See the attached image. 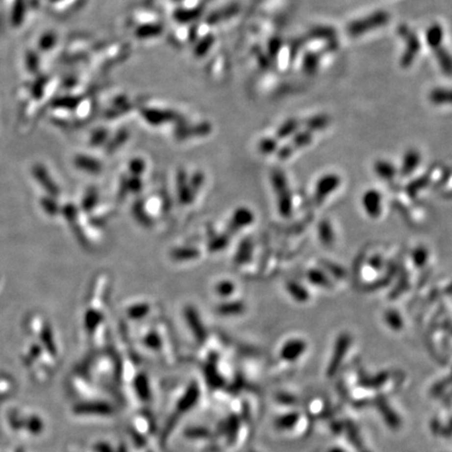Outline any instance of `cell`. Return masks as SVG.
I'll return each mask as SVG.
<instances>
[{
  "label": "cell",
  "instance_id": "cell-16",
  "mask_svg": "<svg viewBox=\"0 0 452 452\" xmlns=\"http://www.w3.org/2000/svg\"><path fill=\"white\" fill-rule=\"evenodd\" d=\"M298 128H299V123L295 120H289L286 123H284L282 126L278 128L276 135L279 139L287 138V137L291 136L292 134H294L296 130H298Z\"/></svg>",
  "mask_w": 452,
  "mask_h": 452
},
{
  "label": "cell",
  "instance_id": "cell-19",
  "mask_svg": "<svg viewBox=\"0 0 452 452\" xmlns=\"http://www.w3.org/2000/svg\"><path fill=\"white\" fill-rule=\"evenodd\" d=\"M173 258L176 260H180V261H185L186 259H194L197 258L199 255L198 249L196 248H180L177 249L173 253Z\"/></svg>",
  "mask_w": 452,
  "mask_h": 452
},
{
  "label": "cell",
  "instance_id": "cell-3",
  "mask_svg": "<svg viewBox=\"0 0 452 452\" xmlns=\"http://www.w3.org/2000/svg\"><path fill=\"white\" fill-rule=\"evenodd\" d=\"M341 185V177L336 173H326L317 179L314 186V201L316 204L323 202L336 192Z\"/></svg>",
  "mask_w": 452,
  "mask_h": 452
},
{
  "label": "cell",
  "instance_id": "cell-21",
  "mask_svg": "<svg viewBox=\"0 0 452 452\" xmlns=\"http://www.w3.org/2000/svg\"><path fill=\"white\" fill-rule=\"evenodd\" d=\"M329 120L326 116H315V118L311 119L307 122V127L311 131H318L323 130L328 126Z\"/></svg>",
  "mask_w": 452,
  "mask_h": 452
},
{
  "label": "cell",
  "instance_id": "cell-28",
  "mask_svg": "<svg viewBox=\"0 0 452 452\" xmlns=\"http://www.w3.org/2000/svg\"><path fill=\"white\" fill-rule=\"evenodd\" d=\"M251 242H248V241H246V242H243L242 247L239 249V252L237 254V261H239L240 263L245 262L247 255L251 254Z\"/></svg>",
  "mask_w": 452,
  "mask_h": 452
},
{
  "label": "cell",
  "instance_id": "cell-15",
  "mask_svg": "<svg viewBox=\"0 0 452 452\" xmlns=\"http://www.w3.org/2000/svg\"><path fill=\"white\" fill-rule=\"evenodd\" d=\"M81 103V99L79 97H72V96H67L63 98H59L57 100H53L52 106L56 108H63L66 109V110H70V109H75L77 106Z\"/></svg>",
  "mask_w": 452,
  "mask_h": 452
},
{
  "label": "cell",
  "instance_id": "cell-34",
  "mask_svg": "<svg viewBox=\"0 0 452 452\" xmlns=\"http://www.w3.org/2000/svg\"><path fill=\"white\" fill-rule=\"evenodd\" d=\"M445 292H446V293H449V294H452V283L446 288Z\"/></svg>",
  "mask_w": 452,
  "mask_h": 452
},
{
  "label": "cell",
  "instance_id": "cell-17",
  "mask_svg": "<svg viewBox=\"0 0 452 452\" xmlns=\"http://www.w3.org/2000/svg\"><path fill=\"white\" fill-rule=\"evenodd\" d=\"M312 142V133L310 131H303L301 132V133L295 134L293 137L292 143L290 144L294 150L295 149H301V148H305L308 145L311 144Z\"/></svg>",
  "mask_w": 452,
  "mask_h": 452
},
{
  "label": "cell",
  "instance_id": "cell-14",
  "mask_svg": "<svg viewBox=\"0 0 452 452\" xmlns=\"http://www.w3.org/2000/svg\"><path fill=\"white\" fill-rule=\"evenodd\" d=\"M25 14V0H15L12 11V23L14 26H19Z\"/></svg>",
  "mask_w": 452,
  "mask_h": 452
},
{
  "label": "cell",
  "instance_id": "cell-1",
  "mask_svg": "<svg viewBox=\"0 0 452 452\" xmlns=\"http://www.w3.org/2000/svg\"><path fill=\"white\" fill-rule=\"evenodd\" d=\"M165 17L156 15L153 10H135L131 13L128 20V29L136 41L148 42L160 39L168 33V26L165 25Z\"/></svg>",
  "mask_w": 452,
  "mask_h": 452
},
{
  "label": "cell",
  "instance_id": "cell-30",
  "mask_svg": "<svg viewBox=\"0 0 452 452\" xmlns=\"http://www.w3.org/2000/svg\"><path fill=\"white\" fill-rule=\"evenodd\" d=\"M107 137V132L106 130L104 129H99L98 131L95 132V134L92 135L91 137V144L92 145H95V146H98L100 144H102L104 140L106 139Z\"/></svg>",
  "mask_w": 452,
  "mask_h": 452
},
{
  "label": "cell",
  "instance_id": "cell-32",
  "mask_svg": "<svg viewBox=\"0 0 452 452\" xmlns=\"http://www.w3.org/2000/svg\"><path fill=\"white\" fill-rule=\"evenodd\" d=\"M369 264H370V266L373 268V269H375V270H380L381 268L383 267V265H384V261H383V258L381 255L379 254H376V255H373L372 258L370 259L369 261Z\"/></svg>",
  "mask_w": 452,
  "mask_h": 452
},
{
  "label": "cell",
  "instance_id": "cell-5",
  "mask_svg": "<svg viewBox=\"0 0 452 452\" xmlns=\"http://www.w3.org/2000/svg\"><path fill=\"white\" fill-rule=\"evenodd\" d=\"M421 161H422L421 153L417 149H408L403 155L401 167L398 172L402 176L407 177L414 173L419 168Z\"/></svg>",
  "mask_w": 452,
  "mask_h": 452
},
{
  "label": "cell",
  "instance_id": "cell-13",
  "mask_svg": "<svg viewBox=\"0 0 452 452\" xmlns=\"http://www.w3.org/2000/svg\"><path fill=\"white\" fill-rule=\"evenodd\" d=\"M429 182H430V178L428 175H423L421 177H418L414 179V180H412L406 186V192L410 197H416L421 191L424 190L426 186L429 184Z\"/></svg>",
  "mask_w": 452,
  "mask_h": 452
},
{
  "label": "cell",
  "instance_id": "cell-8",
  "mask_svg": "<svg viewBox=\"0 0 452 452\" xmlns=\"http://www.w3.org/2000/svg\"><path fill=\"white\" fill-rule=\"evenodd\" d=\"M318 239L326 247H332L335 242V232L329 220H322L317 227Z\"/></svg>",
  "mask_w": 452,
  "mask_h": 452
},
{
  "label": "cell",
  "instance_id": "cell-25",
  "mask_svg": "<svg viewBox=\"0 0 452 452\" xmlns=\"http://www.w3.org/2000/svg\"><path fill=\"white\" fill-rule=\"evenodd\" d=\"M235 290V285L229 280H222L216 286V292L221 296H228Z\"/></svg>",
  "mask_w": 452,
  "mask_h": 452
},
{
  "label": "cell",
  "instance_id": "cell-6",
  "mask_svg": "<svg viewBox=\"0 0 452 452\" xmlns=\"http://www.w3.org/2000/svg\"><path fill=\"white\" fill-rule=\"evenodd\" d=\"M374 173L383 181H392L398 174V169L387 159H377L374 162Z\"/></svg>",
  "mask_w": 452,
  "mask_h": 452
},
{
  "label": "cell",
  "instance_id": "cell-23",
  "mask_svg": "<svg viewBox=\"0 0 452 452\" xmlns=\"http://www.w3.org/2000/svg\"><path fill=\"white\" fill-rule=\"evenodd\" d=\"M323 266L326 267L325 269L326 270H328L331 275L335 276V277L336 278H344L346 276V271L345 269L338 266L337 264H334V263H331V262H328V261H326V262H323Z\"/></svg>",
  "mask_w": 452,
  "mask_h": 452
},
{
  "label": "cell",
  "instance_id": "cell-33",
  "mask_svg": "<svg viewBox=\"0 0 452 452\" xmlns=\"http://www.w3.org/2000/svg\"><path fill=\"white\" fill-rule=\"evenodd\" d=\"M97 197H98L97 192H93V191L89 192L88 195H87V197L85 198V201H84L85 207L89 208V207L95 205L97 203Z\"/></svg>",
  "mask_w": 452,
  "mask_h": 452
},
{
  "label": "cell",
  "instance_id": "cell-24",
  "mask_svg": "<svg viewBox=\"0 0 452 452\" xmlns=\"http://www.w3.org/2000/svg\"><path fill=\"white\" fill-rule=\"evenodd\" d=\"M25 62H26L27 69L29 70L30 73L35 74V73L38 72V69H39V57H38V54L35 51L28 50L26 52Z\"/></svg>",
  "mask_w": 452,
  "mask_h": 452
},
{
  "label": "cell",
  "instance_id": "cell-4",
  "mask_svg": "<svg viewBox=\"0 0 452 452\" xmlns=\"http://www.w3.org/2000/svg\"><path fill=\"white\" fill-rule=\"evenodd\" d=\"M361 205L369 217L376 219L382 214V195L376 189H369L361 197Z\"/></svg>",
  "mask_w": 452,
  "mask_h": 452
},
{
  "label": "cell",
  "instance_id": "cell-18",
  "mask_svg": "<svg viewBox=\"0 0 452 452\" xmlns=\"http://www.w3.org/2000/svg\"><path fill=\"white\" fill-rule=\"evenodd\" d=\"M56 43H57L56 34L52 32L45 33L44 35L40 37V39H39V49L43 51H49L50 50L53 48L54 45H56Z\"/></svg>",
  "mask_w": 452,
  "mask_h": 452
},
{
  "label": "cell",
  "instance_id": "cell-11",
  "mask_svg": "<svg viewBox=\"0 0 452 452\" xmlns=\"http://www.w3.org/2000/svg\"><path fill=\"white\" fill-rule=\"evenodd\" d=\"M75 165L88 173H99L102 170V165L100 162L96 160L95 158H91L85 155H80L75 160Z\"/></svg>",
  "mask_w": 452,
  "mask_h": 452
},
{
  "label": "cell",
  "instance_id": "cell-20",
  "mask_svg": "<svg viewBox=\"0 0 452 452\" xmlns=\"http://www.w3.org/2000/svg\"><path fill=\"white\" fill-rule=\"evenodd\" d=\"M259 150L264 155H270L277 150V142L271 137L263 138L259 144Z\"/></svg>",
  "mask_w": 452,
  "mask_h": 452
},
{
  "label": "cell",
  "instance_id": "cell-7",
  "mask_svg": "<svg viewBox=\"0 0 452 452\" xmlns=\"http://www.w3.org/2000/svg\"><path fill=\"white\" fill-rule=\"evenodd\" d=\"M307 279L315 287L323 289H331L333 282L326 272L319 268H311L307 271Z\"/></svg>",
  "mask_w": 452,
  "mask_h": 452
},
{
  "label": "cell",
  "instance_id": "cell-10",
  "mask_svg": "<svg viewBox=\"0 0 452 452\" xmlns=\"http://www.w3.org/2000/svg\"><path fill=\"white\" fill-rule=\"evenodd\" d=\"M287 291L289 293L292 298L298 301L299 302H305L309 300L310 294L307 288L303 286L302 284L296 282V280H289L286 284Z\"/></svg>",
  "mask_w": 452,
  "mask_h": 452
},
{
  "label": "cell",
  "instance_id": "cell-9",
  "mask_svg": "<svg viewBox=\"0 0 452 452\" xmlns=\"http://www.w3.org/2000/svg\"><path fill=\"white\" fill-rule=\"evenodd\" d=\"M254 220L253 213L249 208L243 207L238 208L235 213H233L232 219H231V228L238 229L241 227H245V226L251 224Z\"/></svg>",
  "mask_w": 452,
  "mask_h": 452
},
{
  "label": "cell",
  "instance_id": "cell-29",
  "mask_svg": "<svg viewBox=\"0 0 452 452\" xmlns=\"http://www.w3.org/2000/svg\"><path fill=\"white\" fill-rule=\"evenodd\" d=\"M130 170L131 172L134 174V176L142 174L145 171V162L140 159H134L131 162Z\"/></svg>",
  "mask_w": 452,
  "mask_h": 452
},
{
  "label": "cell",
  "instance_id": "cell-31",
  "mask_svg": "<svg viewBox=\"0 0 452 452\" xmlns=\"http://www.w3.org/2000/svg\"><path fill=\"white\" fill-rule=\"evenodd\" d=\"M294 151H295L294 148L291 145H286L283 148H280V149L278 150L277 155H278V157L280 159L285 160L287 158H289L291 155L294 153Z\"/></svg>",
  "mask_w": 452,
  "mask_h": 452
},
{
  "label": "cell",
  "instance_id": "cell-35",
  "mask_svg": "<svg viewBox=\"0 0 452 452\" xmlns=\"http://www.w3.org/2000/svg\"><path fill=\"white\" fill-rule=\"evenodd\" d=\"M51 1H59V0H51Z\"/></svg>",
  "mask_w": 452,
  "mask_h": 452
},
{
  "label": "cell",
  "instance_id": "cell-27",
  "mask_svg": "<svg viewBox=\"0 0 452 452\" xmlns=\"http://www.w3.org/2000/svg\"><path fill=\"white\" fill-rule=\"evenodd\" d=\"M244 308V303L242 302H231V303H224V305L221 306V310L222 312L224 313H237V312H240V311H242V309Z\"/></svg>",
  "mask_w": 452,
  "mask_h": 452
},
{
  "label": "cell",
  "instance_id": "cell-26",
  "mask_svg": "<svg viewBox=\"0 0 452 452\" xmlns=\"http://www.w3.org/2000/svg\"><path fill=\"white\" fill-rule=\"evenodd\" d=\"M386 322L389 326H392V328H399L401 326V318L400 315L396 312L395 310H389L385 314Z\"/></svg>",
  "mask_w": 452,
  "mask_h": 452
},
{
  "label": "cell",
  "instance_id": "cell-12",
  "mask_svg": "<svg viewBox=\"0 0 452 452\" xmlns=\"http://www.w3.org/2000/svg\"><path fill=\"white\" fill-rule=\"evenodd\" d=\"M428 259H429V251L423 245L417 246L411 251V260L417 268L424 267L428 262Z\"/></svg>",
  "mask_w": 452,
  "mask_h": 452
},
{
  "label": "cell",
  "instance_id": "cell-22",
  "mask_svg": "<svg viewBox=\"0 0 452 452\" xmlns=\"http://www.w3.org/2000/svg\"><path fill=\"white\" fill-rule=\"evenodd\" d=\"M46 83H48V77L46 76L38 77V79L35 81L33 87H32V95L35 99L38 100L43 96Z\"/></svg>",
  "mask_w": 452,
  "mask_h": 452
},
{
  "label": "cell",
  "instance_id": "cell-2",
  "mask_svg": "<svg viewBox=\"0 0 452 452\" xmlns=\"http://www.w3.org/2000/svg\"><path fill=\"white\" fill-rule=\"evenodd\" d=\"M271 182L276 198L277 208L283 217H289L292 213V195L285 174L280 170H275L271 174Z\"/></svg>",
  "mask_w": 452,
  "mask_h": 452
}]
</instances>
